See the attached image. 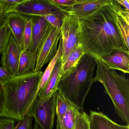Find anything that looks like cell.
Wrapping results in <instances>:
<instances>
[{
  "label": "cell",
  "mask_w": 129,
  "mask_h": 129,
  "mask_svg": "<svg viewBox=\"0 0 129 129\" xmlns=\"http://www.w3.org/2000/svg\"><path fill=\"white\" fill-rule=\"evenodd\" d=\"M117 11L113 1L94 13L79 18L80 43L85 54L95 59L116 51L129 54L116 24Z\"/></svg>",
  "instance_id": "obj_1"
},
{
  "label": "cell",
  "mask_w": 129,
  "mask_h": 129,
  "mask_svg": "<svg viewBox=\"0 0 129 129\" xmlns=\"http://www.w3.org/2000/svg\"><path fill=\"white\" fill-rule=\"evenodd\" d=\"M42 71L13 76L1 84L2 102L1 117L21 120L29 112L38 95Z\"/></svg>",
  "instance_id": "obj_2"
},
{
  "label": "cell",
  "mask_w": 129,
  "mask_h": 129,
  "mask_svg": "<svg viewBox=\"0 0 129 129\" xmlns=\"http://www.w3.org/2000/svg\"><path fill=\"white\" fill-rule=\"evenodd\" d=\"M96 64L94 57L85 54L74 67L62 75L59 81L58 90L80 113L83 111L85 100L93 84Z\"/></svg>",
  "instance_id": "obj_3"
},
{
  "label": "cell",
  "mask_w": 129,
  "mask_h": 129,
  "mask_svg": "<svg viewBox=\"0 0 129 129\" xmlns=\"http://www.w3.org/2000/svg\"><path fill=\"white\" fill-rule=\"evenodd\" d=\"M97 69L93 83L99 82L104 86L105 92L111 99L117 113L129 125V80L125 74H119L110 69L99 59H97Z\"/></svg>",
  "instance_id": "obj_4"
},
{
  "label": "cell",
  "mask_w": 129,
  "mask_h": 129,
  "mask_svg": "<svg viewBox=\"0 0 129 129\" xmlns=\"http://www.w3.org/2000/svg\"><path fill=\"white\" fill-rule=\"evenodd\" d=\"M60 29L62 44L61 59L63 65L70 54L80 44L81 27L79 19L72 14H65Z\"/></svg>",
  "instance_id": "obj_5"
},
{
  "label": "cell",
  "mask_w": 129,
  "mask_h": 129,
  "mask_svg": "<svg viewBox=\"0 0 129 129\" xmlns=\"http://www.w3.org/2000/svg\"><path fill=\"white\" fill-rule=\"evenodd\" d=\"M57 93L47 99H42L37 96L29 112L42 129H53Z\"/></svg>",
  "instance_id": "obj_6"
},
{
  "label": "cell",
  "mask_w": 129,
  "mask_h": 129,
  "mask_svg": "<svg viewBox=\"0 0 129 129\" xmlns=\"http://www.w3.org/2000/svg\"><path fill=\"white\" fill-rule=\"evenodd\" d=\"M61 37L60 28L50 24L46 37L37 54L34 71H41L45 64L53 59L57 52Z\"/></svg>",
  "instance_id": "obj_7"
},
{
  "label": "cell",
  "mask_w": 129,
  "mask_h": 129,
  "mask_svg": "<svg viewBox=\"0 0 129 129\" xmlns=\"http://www.w3.org/2000/svg\"><path fill=\"white\" fill-rule=\"evenodd\" d=\"M65 7L58 5L50 0H27L11 12H17L27 16H38L67 13Z\"/></svg>",
  "instance_id": "obj_8"
},
{
  "label": "cell",
  "mask_w": 129,
  "mask_h": 129,
  "mask_svg": "<svg viewBox=\"0 0 129 129\" xmlns=\"http://www.w3.org/2000/svg\"><path fill=\"white\" fill-rule=\"evenodd\" d=\"M29 16L32 22V39L31 45L28 51L34 70L37 54L46 37L50 23L40 16Z\"/></svg>",
  "instance_id": "obj_9"
},
{
  "label": "cell",
  "mask_w": 129,
  "mask_h": 129,
  "mask_svg": "<svg viewBox=\"0 0 129 129\" xmlns=\"http://www.w3.org/2000/svg\"><path fill=\"white\" fill-rule=\"evenodd\" d=\"M22 50L11 34L9 44L2 54L1 63L13 76H16L19 60Z\"/></svg>",
  "instance_id": "obj_10"
},
{
  "label": "cell",
  "mask_w": 129,
  "mask_h": 129,
  "mask_svg": "<svg viewBox=\"0 0 129 129\" xmlns=\"http://www.w3.org/2000/svg\"><path fill=\"white\" fill-rule=\"evenodd\" d=\"M29 16L17 12L5 15V21L17 44L23 50V35Z\"/></svg>",
  "instance_id": "obj_11"
},
{
  "label": "cell",
  "mask_w": 129,
  "mask_h": 129,
  "mask_svg": "<svg viewBox=\"0 0 129 129\" xmlns=\"http://www.w3.org/2000/svg\"><path fill=\"white\" fill-rule=\"evenodd\" d=\"M113 0H94L77 4L66 8L65 12L82 18L94 13L101 7L110 4Z\"/></svg>",
  "instance_id": "obj_12"
},
{
  "label": "cell",
  "mask_w": 129,
  "mask_h": 129,
  "mask_svg": "<svg viewBox=\"0 0 129 129\" xmlns=\"http://www.w3.org/2000/svg\"><path fill=\"white\" fill-rule=\"evenodd\" d=\"M98 59L110 69L120 71L124 74L129 73V54L116 51Z\"/></svg>",
  "instance_id": "obj_13"
},
{
  "label": "cell",
  "mask_w": 129,
  "mask_h": 129,
  "mask_svg": "<svg viewBox=\"0 0 129 129\" xmlns=\"http://www.w3.org/2000/svg\"><path fill=\"white\" fill-rule=\"evenodd\" d=\"M89 129H129V125H119L100 112L90 111Z\"/></svg>",
  "instance_id": "obj_14"
},
{
  "label": "cell",
  "mask_w": 129,
  "mask_h": 129,
  "mask_svg": "<svg viewBox=\"0 0 129 129\" xmlns=\"http://www.w3.org/2000/svg\"><path fill=\"white\" fill-rule=\"evenodd\" d=\"M62 67L61 57L57 60L47 82L39 92L38 96L42 99L49 98L58 91V84L61 77V71Z\"/></svg>",
  "instance_id": "obj_15"
},
{
  "label": "cell",
  "mask_w": 129,
  "mask_h": 129,
  "mask_svg": "<svg viewBox=\"0 0 129 129\" xmlns=\"http://www.w3.org/2000/svg\"><path fill=\"white\" fill-rule=\"evenodd\" d=\"M74 108L76 107L64 96L60 91L58 90L55 105V114L57 116L56 128L61 125L67 112L70 109Z\"/></svg>",
  "instance_id": "obj_16"
},
{
  "label": "cell",
  "mask_w": 129,
  "mask_h": 129,
  "mask_svg": "<svg viewBox=\"0 0 129 129\" xmlns=\"http://www.w3.org/2000/svg\"><path fill=\"white\" fill-rule=\"evenodd\" d=\"M62 54V40H61V37L60 42H59L57 52L55 56L53 58V59L50 62H49V64L48 65L46 70L43 73V74L42 76L38 89H37V92H36V94L37 95H38L39 91L42 88H44L46 85V83L47 82L51 74V73L53 71V69H54L56 62L57 60L61 57Z\"/></svg>",
  "instance_id": "obj_17"
},
{
  "label": "cell",
  "mask_w": 129,
  "mask_h": 129,
  "mask_svg": "<svg viewBox=\"0 0 129 129\" xmlns=\"http://www.w3.org/2000/svg\"><path fill=\"white\" fill-rule=\"evenodd\" d=\"M85 54V53L83 47L80 43L70 54L64 63L62 65L61 71V76L74 67Z\"/></svg>",
  "instance_id": "obj_18"
},
{
  "label": "cell",
  "mask_w": 129,
  "mask_h": 129,
  "mask_svg": "<svg viewBox=\"0 0 129 129\" xmlns=\"http://www.w3.org/2000/svg\"><path fill=\"white\" fill-rule=\"evenodd\" d=\"M34 71L32 59L27 50H22L18 64L17 76H20Z\"/></svg>",
  "instance_id": "obj_19"
},
{
  "label": "cell",
  "mask_w": 129,
  "mask_h": 129,
  "mask_svg": "<svg viewBox=\"0 0 129 129\" xmlns=\"http://www.w3.org/2000/svg\"><path fill=\"white\" fill-rule=\"evenodd\" d=\"M11 34V31L5 20L0 26V54L4 53L6 50Z\"/></svg>",
  "instance_id": "obj_20"
},
{
  "label": "cell",
  "mask_w": 129,
  "mask_h": 129,
  "mask_svg": "<svg viewBox=\"0 0 129 129\" xmlns=\"http://www.w3.org/2000/svg\"><path fill=\"white\" fill-rule=\"evenodd\" d=\"M116 24L122 38L126 47L129 49V22L122 18L117 13Z\"/></svg>",
  "instance_id": "obj_21"
},
{
  "label": "cell",
  "mask_w": 129,
  "mask_h": 129,
  "mask_svg": "<svg viewBox=\"0 0 129 129\" xmlns=\"http://www.w3.org/2000/svg\"><path fill=\"white\" fill-rule=\"evenodd\" d=\"M79 112V111L76 108L69 110L65 114L61 125L56 129H74L75 117Z\"/></svg>",
  "instance_id": "obj_22"
},
{
  "label": "cell",
  "mask_w": 129,
  "mask_h": 129,
  "mask_svg": "<svg viewBox=\"0 0 129 129\" xmlns=\"http://www.w3.org/2000/svg\"><path fill=\"white\" fill-rule=\"evenodd\" d=\"M74 129H89V116L85 112H79L76 115Z\"/></svg>",
  "instance_id": "obj_23"
},
{
  "label": "cell",
  "mask_w": 129,
  "mask_h": 129,
  "mask_svg": "<svg viewBox=\"0 0 129 129\" xmlns=\"http://www.w3.org/2000/svg\"><path fill=\"white\" fill-rule=\"evenodd\" d=\"M27 0H0V6L5 14L11 12L17 6Z\"/></svg>",
  "instance_id": "obj_24"
},
{
  "label": "cell",
  "mask_w": 129,
  "mask_h": 129,
  "mask_svg": "<svg viewBox=\"0 0 129 129\" xmlns=\"http://www.w3.org/2000/svg\"><path fill=\"white\" fill-rule=\"evenodd\" d=\"M32 39V22L30 17L27 21L23 35V50H27L31 45Z\"/></svg>",
  "instance_id": "obj_25"
},
{
  "label": "cell",
  "mask_w": 129,
  "mask_h": 129,
  "mask_svg": "<svg viewBox=\"0 0 129 129\" xmlns=\"http://www.w3.org/2000/svg\"><path fill=\"white\" fill-rule=\"evenodd\" d=\"M65 14H50L40 16L45 19L51 25L57 28H60L63 24L64 16Z\"/></svg>",
  "instance_id": "obj_26"
},
{
  "label": "cell",
  "mask_w": 129,
  "mask_h": 129,
  "mask_svg": "<svg viewBox=\"0 0 129 129\" xmlns=\"http://www.w3.org/2000/svg\"><path fill=\"white\" fill-rule=\"evenodd\" d=\"M33 117L28 113L19 123L14 126L13 129H33L32 122Z\"/></svg>",
  "instance_id": "obj_27"
},
{
  "label": "cell",
  "mask_w": 129,
  "mask_h": 129,
  "mask_svg": "<svg viewBox=\"0 0 129 129\" xmlns=\"http://www.w3.org/2000/svg\"><path fill=\"white\" fill-rule=\"evenodd\" d=\"M15 120L7 117H0V129H13L15 126Z\"/></svg>",
  "instance_id": "obj_28"
},
{
  "label": "cell",
  "mask_w": 129,
  "mask_h": 129,
  "mask_svg": "<svg viewBox=\"0 0 129 129\" xmlns=\"http://www.w3.org/2000/svg\"><path fill=\"white\" fill-rule=\"evenodd\" d=\"M13 75L5 68L0 67V85L11 78Z\"/></svg>",
  "instance_id": "obj_29"
},
{
  "label": "cell",
  "mask_w": 129,
  "mask_h": 129,
  "mask_svg": "<svg viewBox=\"0 0 129 129\" xmlns=\"http://www.w3.org/2000/svg\"><path fill=\"white\" fill-rule=\"evenodd\" d=\"M55 4L65 7H71L76 3L74 0H50Z\"/></svg>",
  "instance_id": "obj_30"
},
{
  "label": "cell",
  "mask_w": 129,
  "mask_h": 129,
  "mask_svg": "<svg viewBox=\"0 0 129 129\" xmlns=\"http://www.w3.org/2000/svg\"><path fill=\"white\" fill-rule=\"evenodd\" d=\"M114 1L118 5L129 11V0H114Z\"/></svg>",
  "instance_id": "obj_31"
},
{
  "label": "cell",
  "mask_w": 129,
  "mask_h": 129,
  "mask_svg": "<svg viewBox=\"0 0 129 129\" xmlns=\"http://www.w3.org/2000/svg\"><path fill=\"white\" fill-rule=\"evenodd\" d=\"M5 15L6 14L0 6V26L3 24L5 20Z\"/></svg>",
  "instance_id": "obj_32"
},
{
  "label": "cell",
  "mask_w": 129,
  "mask_h": 129,
  "mask_svg": "<svg viewBox=\"0 0 129 129\" xmlns=\"http://www.w3.org/2000/svg\"><path fill=\"white\" fill-rule=\"evenodd\" d=\"M2 91L1 87L0 85V117H1V110L2 105Z\"/></svg>",
  "instance_id": "obj_33"
},
{
  "label": "cell",
  "mask_w": 129,
  "mask_h": 129,
  "mask_svg": "<svg viewBox=\"0 0 129 129\" xmlns=\"http://www.w3.org/2000/svg\"><path fill=\"white\" fill-rule=\"evenodd\" d=\"M76 4H80V3H84L86 2L90 1H94V0H74Z\"/></svg>",
  "instance_id": "obj_34"
},
{
  "label": "cell",
  "mask_w": 129,
  "mask_h": 129,
  "mask_svg": "<svg viewBox=\"0 0 129 129\" xmlns=\"http://www.w3.org/2000/svg\"><path fill=\"white\" fill-rule=\"evenodd\" d=\"M33 129H42L40 127L38 124L37 123H35V125H34V128Z\"/></svg>",
  "instance_id": "obj_35"
},
{
  "label": "cell",
  "mask_w": 129,
  "mask_h": 129,
  "mask_svg": "<svg viewBox=\"0 0 129 129\" xmlns=\"http://www.w3.org/2000/svg\"></svg>",
  "instance_id": "obj_36"
}]
</instances>
